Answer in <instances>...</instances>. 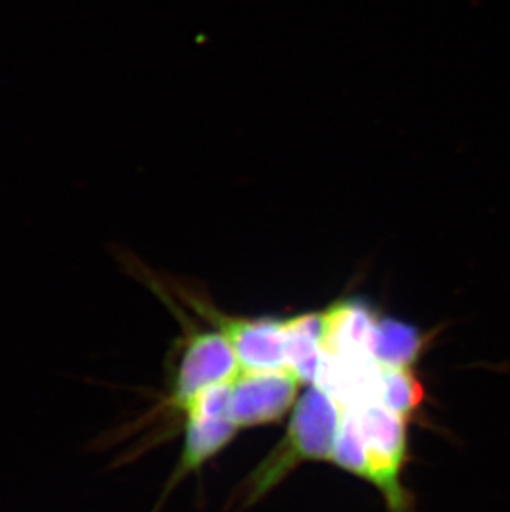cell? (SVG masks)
I'll use <instances>...</instances> for the list:
<instances>
[{
	"label": "cell",
	"instance_id": "cell-8",
	"mask_svg": "<svg viewBox=\"0 0 510 512\" xmlns=\"http://www.w3.org/2000/svg\"><path fill=\"white\" fill-rule=\"evenodd\" d=\"M285 357L287 370L299 378L300 383L317 382L323 357V330L325 317L322 312H307L284 319Z\"/></svg>",
	"mask_w": 510,
	"mask_h": 512
},
{
	"label": "cell",
	"instance_id": "cell-4",
	"mask_svg": "<svg viewBox=\"0 0 510 512\" xmlns=\"http://www.w3.org/2000/svg\"><path fill=\"white\" fill-rule=\"evenodd\" d=\"M241 363L226 335L219 330H189L168 382L164 408L181 413L204 388L231 382Z\"/></svg>",
	"mask_w": 510,
	"mask_h": 512
},
{
	"label": "cell",
	"instance_id": "cell-10",
	"mask_svg": "<svg viewBox=\"0 0 510 512\" xmlns=\"http://www.w3.org/2000/svg\"><path fill=\"white\" fill-rule=\"evenodd\" d=\"M380 400L405 420L419 410L424 400V388L414 367H380Z\"/></svg>",
	"mask_w": 510,
	"mask_h": 512
},
{
	"label": "cell",
	"instance_id": "cell-3",
	"mask_svg": "<svg viewBox=\"0 0 510 512\" xmlns=\"http://www.w3.org/2000/svg\"><path fill=\"white\" fill-rule=\"evenodd\" d=\"M168 287L221 334L226 335L236 350L242 370H287L284 319L232 317L217 310L211 300L194 294L188 287L176 282Z\"/></svg>",
	"mask_w": 510,
	"mask_h": 512
},
{
	"label": "cell",
	"instance_id": "cell-7",
	"mask_svg": "<svg viewBox=\"0 0 510 512\" xmlns=\"http://www.w3.org/2000/svg\"><path fill=\"white\" fill-rule=\"evenodd\" d=\"M237 430L239 428L229 418H186L183 450L153 512H158L164 499L184 478L199 471L209 459L219 455L236 438Z\"/></svg>",
	"mask_w": 510,
	"mask_h": 512
},
{
	"label": "cell",
	"instance_id": "cell-9",
	"mask_svg": "<svg viewBox=\"0 0 510 512\" xmlns=\"http://www.w3.org/2000/svg\"><path fill=\"white\" fill-rule=\"evenodd\" d=\"M424 343L418 327L393 317H378L373 335V355L380 367H414L423 352Z\"/></svg>",
	"mask_w": 510,
	"mask_h": 512
},
{
	"label": "cell",
	"instance_id": "cell-6",
	"mask_svg": "<svg viewBox=\"0 0 510 512\" xmlns=\"http://www.w3.org/2000/svg\"><path fill=\"white\" fill-rule=\"evenodd\" d=\"M323 353L330 357L357 362H371L373 335L378 315L365 300H338L323 310Z\"/></svg>",
	"mask_w": 510,
	"mask_h": 512
},
{
	"label": "cell",
	"instance_id": "cell-1",
	"mask_svg": "<svg viewBox=\"0 0 510 512\" xmlns=\"http://www.w3.org/2000/svg\"><path fill=\"white\" fill-rule=\"evenodd\" d=\"M343 410L317 383L295 403L285 436L247 476L241 508H251L274 491L297 466L307 461H332Z\"/></svg>",
	"mask_w": 510,
	"mask_h": 512
},
{
	"label": "cell",
	"instance_id": "cell-2",
	"mask_svg": "<svg viewBox=\"0 0 510 512\" xmlns=\"http://www.w3.org/2000/svg\"><path fill=\"white\" fill-rule=\"evenodd\" d=\"M357 418L363 448L365 476L385 498L388 512H413V498L401 483L408 461V431L403 416L380 400L361 401L347 406Z\"/></svg>",
	"mask_w": 510,
	"mask_h": 512
},
{
	"label": "cell",
	"instance_id": "cell-5",
	"mask_svg": "<svg viewBox=\"0 0 510 512\" xmlns=\"http://www.w3.org/2000/svg\"><path fill=\"white\" fill-rule=\"evenodd\" d=\"M300 380L290 370H244L232 380L229 420L237 428L277 423L295 406Z\"/></svg>",
	"mask_w": 510,
	"mask_h": 512
}]
</instances>
